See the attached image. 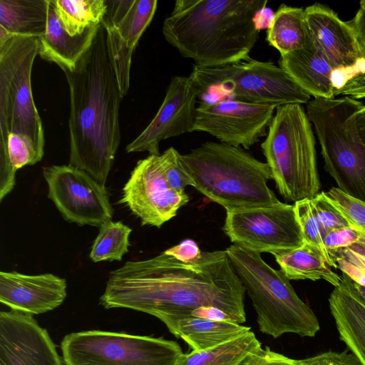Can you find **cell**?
<instances>
[{
  "mask_svg": "<svg viewBox=\"0 0 365 365\" xmlns=\"http://www.w3.org/2000/svg\"><path fill=\"white\" fill-rule=\"evenodd\" d=\"M162 154L165 176L170 187L180 193L185 192L187 186L193 187L194 183L182 163V155L173 147L168 148Z\"/></svg>",
  "mask_w": 365,
  "mask_h": 365,
  "instance_id": "33",
  "label": "cell"
},
{
  "mask_svg": "<svg viewBox=\"0 0 365 365\" xmlns=\"http://www.w3.org/2000/svg\"><path fill=\"white\" fill-rule=\"evenodd\" d=\"M302 365H362L351 352L326 351L315 356L300 359Z\"/></svg>",
  "mask_w": 365,
  "mask_h": 365,
  "instance_id": "37",
  "label": "cell"
},
{
  "mask_svg": "<svg viewBox=\"0 0 365 365\" xmlns=\"http://www.w3.org/2000/svg\"><path fill=\"white\" fill-rule=\"evenodd\" d=\"M237 365H302L300 359H293L259 346L250 351Z\"/></svg>",
  "mask_w": 365,
  "mask_h": 365,
  "instance_id": "35",
  "label": "cell"
},
{
  "mask_svg": "<svg viewBox=\"0 0 365 365\" xmlns=\"http://www.w3.org/2000/svg\"><path fill=\"white\" fill-rule=\"evenodd\" d=\"M272 255L289 280L324 279L334 287L341 284V277L331 269L324 254L307 242L298 248Z\"/></svg>",
  "mask_w": 365,
  "mask_h": 365,
  "instance_id": "24",
  "label": "cell"
},
{
  "mask_svg": "<svg viewBox=\"0 0 365 365\" xmlns=\"http://www.w3.org/2000/svg\"><path fill=\"white\" fill-rule=\"evenodd\" d=\"M259 346L261 343L250 331L212 349L183 353L178 365H237L250 351Z\"/></svg>",
  "mask_w": 365,
  "mask_h": 365,
  "instance_id": "28",
  "label": "cell"
},
{
  "mask_svg": "<svg viewBox=\"0 0 365 365\" xmlns=\"http://www.w3.org/2000/svg\"><path fill=\"white\" fill-rule=\"evenodd\" d=\"M245 294L226 250L203 252L193 263L163 252L150 259L128 261L112 271L99 302L105 309L125 308L158 319L212 306L241 324L246 321Z\"/></svg>",
  "mask_w": 365,
  "mask_h": 365,
  "instance_id": "1",
  "label": "cell"
},
{
  "mask_svg": "<svg viewBox=\"0 0 365 365\" xmlns=\"http://www.w3.org/2000/svg\"><path fill=\"white\" fill-rule=\"evenodd\" d=\"M165 252L184 263H193L199 261L203 255L197 244L192 240H185Z\"/></svg>",
  "mask_w": 365,
  "mask_h": 365,
  "instance_id": "38",
  "label": "cell"
},
{
  "mask_svg": "<svg viewBox=\"0 0 365 365\" xmlns=\"http://www.w3.org/2000/svg\"><path fill=\"white\" fill-rule=\"evenodd\" d=\"M276 108L232 98L202 101L197 106L193 130L207 133L222 143L250 149L267 135Z\"/></svg>",
  "mask_w": 365,
  "mask_h": 365,
  "instance_id": "14",
  "label": "cell"
},
{
  "mask_svg": "<svg viewBox=\"0 0 365 365\" xmlns=\"http://www.w3.org/2000/svg\"><path fill=\"white\" fill-rule=\"evenodd\" d=\"M49 0H0V29L16 36H43Z\"/></svg>",
  "mask_w": 365,
  "mask_h": 365,
  "instance_id": "25",
  "label": "cell"
},
{
  "mask_svg": "<svg viewBox=\"0 0 365 365\" xmlns=\"http://www.w3.org/2000/svg\"><path fill=\"white\" fill-rule=\"evenodd\" d=\"M322 237L325 248L330 254L358 242L361 239V235L354 228L347 227L327 231Z\"/></svg>",
  "mask_w": 365,
  "mask_h": 365,
  "instance_id": "36",
  "label": "cell"
},
{
  "mask_svg": "<svg viewBox=\"0 0 365 365\" xmlns=\"http://www.w3.org/2000/svg\"><path fill=\"white\" fill-rule=\"evenodd\" d=\"M190 314L214 321L229 322L238 324L235 319L228 313L220 308L212 306L200 307L192 311Z\"/></svg>",
  "mask_w": 365,
  "mask_h": 365,
  "instance_id": "39",
  "label": "cell"
},
{
  "mask_svg": "<svg viewBox=\"0 0 365 365\" xmlns=\"http://www.w3.org/2000/svg\"><path fill=\"white\" fill-rule=\"evenodd\" d=\"M66 279L51 273L36 275L16 271L0 272V302L12 310L28 314H44L64 302Z\"/></svg>",
  "mask_w": 365,
  "mask_h": 365,
  "instance_id": "18",
  "label": "cell"
},
{
  "mask_svg": "<svg viewBox=\"0 0 365 365\" xmlns=\"http://www.w3.org/2000/svg\"><path fill=\"white\" fill-rule=\"evenodd\" d=\"M362 56L365 58V43H359Z\"/></svg>",
  "mask_w": 365,
  "mask_h": 365,
  "instance_id": "44",
  "label": "cell"
},
{
  "mask_svg": "<svg viewBox=\"0 0 365 365\" xmlns=\"http://www.w3.org/2000/svg\"><path fill=\"white\" fill-rule=\"evenodd\" d=\"M364 105L349 97L314 98L307 116L319 140L324 168L341 191L365 202V145L350 131L348 118Z\"/></svg>",
  "mask_w": 365,
  "mask_h": 365,
  "instance_id": "8",
  "label": "cell"
},
{
  "mask_svg": "<svg viewBox=\"0 0 365 365\" xmlns=\"http://www.w3.org/2000/svg\"><path fill=\"white\" fill-rule=\"evenodd\" d=\"M120 202L140 219L142 225L160 227L189 202V196L170 187L163 154L149 155L132 170Z\"/></svg>",
  "mask_w": 365,
  "mask_h": 365,
  "instance_id": "13",
  "label": "cell"
},
{
  "mask_svg": "<svg viewBox=\"0 0 365 365\" xmlns=\"http://www.w3.org/2000/svg\"><path fill=\"white\" fill-rule=\"evenodd\" d=\"M266 0H177L164 20L165 41L200 67L250 56L259 37L257 16Z\"/></svg>",
  "mask_w": 365,
  "mask_h": 365,
  "instance_id": "3",
  "label": "cell"
},
{
  "mask_svg": "<svg viewBox=\"0 0 365 365\" xmlns=\"http://www.w3.org/2000/svg\"><path fill=\"white\" fill-rule=\"evenodd\" d=\"M160 320L170 333L181 338L195 351L212 349L250 331V327L240 324L207 319L190 314L166 315Z\"/></svg>",
  "mask_w": 365,
  "mask_h": 365,
  "instance_id": "20",
  "label": "cell"
},
{
  "mask_svg": "<svg viewBox=\"0 0 365 365\" xmlns=\"http://www.w3.org/2000/svg\"><path fill=\"white\" fill-rule=\"evenodd\" d=\"M311 204L319 223L322 236L331 230L351 227L348 220L327 197L325 192L318 193L311 200Z\"/></svg>",
  "mask_w": 365,
  "mask_h": 365,
  "instance_id": "32",
  "label": "cell"
},
{
  "mask_svg": "<svg viewBox=\"0 0 365 365\" xmlns=\"http://www.w3.org/2000/svg\"><path fill=\"white\" fill-rule=\"evenodd\" d=\"M279 66L314 98H334L331 73L334 68L310 41L304 48L280 55Z\"/></svg>",
  "mask_w": 365,
  "mask_h": 365,
  "instance_id": "21",
  "label": "cell"
},
{
  "mask_svg": "<svg viewBox=\"0 0 365 365\" xmlns=\"http://www.w3.org/2000/svg\"><path fill=\"white\" fill-rule=\"evenodd\" d=\"M200 96L190 76H173L155 115L126 146V152L146 151L150 155H159L162 140L193 132L197 98Z\"/></svg>",
  "mask_w": 365,
  "mask_h": 365,
  "instance_id": "16",
  "label": "cell"
},
{
  "mask_svg": "<svg viewBox=\"0 0 365 365\" xmlns=\"http://www.w3.org/2000/svg\"><path fill=\"white\" fill-rule=\"evenodd\" d=\"M222 230L233 245L259 254L293 250L304 243L294 205L282 202L226 211Z\"/></svg>",
  "mask_w": 365,
  "mask_h": 365,
  "instance_id": "11",
  "label": "cell"
},
{
  "mask_svg": "<svg viewBox=\"0 0 365 365\" xmlns=\"http://www.w3.org/2000/svg\"><path fill=\"white\" fill-rule=\"evenodd\" d=\"M294 210L300 225L304 242L317 247L325 256L328 264L336 269L322 241L319 223L314 213L311 200L294 202Z\"/></svg>",
  "mask_w": 365,
  "mask_h": 365,
  "instance_id": "31",
  "label": "cell"
},
{
  "mask_svg": "<svg viewBox=\"0 0 365 365\" xmlns=\"http://www.w3.org/2000/svg\"><path fill=\"white\" fill-rule=\"evenodd\" d=\"M62 71L70 93L69 164L105 185L120 143L123 97L101 24L75 68Z\"/></svg>",
  "mask_w": 365,
  "mask_h": 365,
  "instance_id": "2",
  "label": "cell"
},
{
  "mask_svg": "<svg viewBox=\"0 0 365 365\" xmlns=\"http://www.w3.org/2000/svg\"><path fill=\"white\" fill-rule=\"evenodd\" d=\"M339 339L365 365V304L341 280L329 298Z\"/></svg>",
  "mask_w": 365,
  "mask_h": 365,
  "instance_id": "23",
  "label": "cell"
},
{
  "mask_svg": "<svg viewBox=\"0 0 365 365\" xmlns=\"http://www.w3.org/2000/svg\"><path fill=\"white\" fill-rule=\"evenodd\" d=\"M347 124L354 137L365 145V106L348 118Z\"/></svg>",
  "mask_w": 365,
  "mask_h": 365,
  "instance_id": "40",
  "label": "cell"
},
{
  "mask_svg": "<svg viewBox=\"0 0 365 365\" xmlns=\"http://www.w3.org/2000/svg\"><path fill=\"white\" fill-rule=\"evenodd\" d=\"M267 41L280 55L306 48L311 40L304 9L282 4L269 24Z\"/></svg>",
  "mask_w": 365,
  "mask_h": 365,
  "instance_id": "26",
  "label": "cell"
},
{
  "mask_svg": "<svg viewBox=\"0 0 365 365\" xmlns=\"http://www.w3.org/2000/svg\"><path fill=\"white\" fill-rule=\"evenodd\" d=\"M48 197L68 222L99 227L112 220L113 210L105 185L70 164L43 168Z\"/></svg>",
  "mask_w": 365,
  "mask_h": 365,
  "instance_id": "12",
  "label": "cell"
},
{
  "mask_svg": "<svg viewBox=\"0 0 365 365\" xmlns=\"http://www.w3.org/2000/svg\"><path fill=\"white\" fill-rule=\"evenodd\" d=\"M0 365H63L48 331L33 315L0 312Z\"/></svg>",
  "mask_w": 365,
  "mask_h": 365,
  "instance_id": "17",
  "label": "cell"
},
{
  "mask_svg": "<svg viewBox=\"0 0 365 365\" xmlns=\"http://www.w3.org/2000/svg\"><path fill=\"white\" fill-rule=\"evenodd\" d=\"M231 264L257 313L259 330L274 338L286 333L314 337L318 318L297 294L289 279L262 258L259 253L237 245L226 250Z\"/></svg>",
  "mask_w": 365,
  "mask_h": 365,
  "instance_id": "5",
  "label": "cell"
},
{
  "mask_svg": "<svg viewBox=\"0 0 365 365\" xmlns=\"http://www.w3.org/2000/svg\"><path fill=\"white\" fill-rule=\"evenodd\" d=\"M341 280H343L351 289L355 294L365 304V287L354 282L344 273H342Z\"/></svg>",
  "mask_w": 365,
  "mask_h": 365,
  "instance_id": "42",
  "label": "cell"
},
{
  "mask_svg": "<svg viewBox=\"0 0 365 365\" xmlns=\"http://www.w3.org/2000/svg\"><path fill=\"white\" fill-rule=\"evenodd\" d=\"M101 24L106 31L109 58L123 98L130 87L131 61L158 7L156 0H106Z\"/></svg>",
  "mask_w": 365,
  "mask_h": 365,
  "instance_id": "15",
  "label": "cell"
},
{
  "mask_svg": "<svg viewBox=\"0 0 365 365\" xmlns=\"http://www.w3.org/2000/svg\"><path fill=\"white\" fill-rule=\"evenodd\" d=\"M365 262V243L358 242L348 247Z\"/></svg>",
  "mask_w": 365,
  "mask_h": 365,
  "instance_id": "43",
  "label": "cell"
},
{
  "mask_svg": "<svg viewBox=\"0 0 365 365\" xmlns=\"http://www.w3.org/2000/svg\"><path fill=\"white\" fill-rule=\"evenodd\" d=\"M65 30L72 36L100 25L107 10L106 0H52Z\"/></svg>",
  "mask_w": 365,
  "mask_h": 365,
  "instance_id": "27",
  "label": "cell"
},
{
  "mask_svg": "<svg viewBox=\"0 0 365 365\" xmlns=\"http://www.w3.org/2000/svg\"><path fill=\"white\" fill-rule=\"evenodd\" d=\"M61 349L65 365H178L183 354L173 340L102 330L70 333Z\"/></svg>",
  "mask_w": 365,
  "mask_h": 365,
  "instance_id": "10",
  "label": "cell"
},
{
  "mask_svg": "<svg viewBox=\"0 0 365 365\" xmlns=\"http://www.w3.org/2000/svg\"><path fill=\"white\" fill-rule=\"evenodd\" d=\"M193 187L226 211L279 202L267 163L240 148L207 141L181 155Z\"/></svg>",
  "mask_w": 365,
  "mask_h": 365,
  "instance_id": "4",
  "label": "cell"
},
{
  "mask_svg": "<svg viewBox=\"0 0 365 365\" xmlns=\"http://www.w3.org/2000/svg\"><path fill=\"white\" fill-rule=\"evenodd\" d=\"M331 92L352 99L365 98V58L349 66L335 68L331 73Z\"/></svg>",
  "mask_w": 365,
  "mask_h": 365,
  "instance_id": "30",
  "label": "cell"
},
{
  "mask_svg": "<svg viewBox=\"0 0 365 365\" xmlns=\"http://www.w3.org/2000/svg\"><path fill=\"white\" fill-rule=\"evenodd\" d=\"M359 4L356 15L348 22L353 28L359 43H365V0L361 1Z\"/></svg>",
  "mask_w": 365,
  "mask_h": 365,
  "instance_id": "41",
  "label": "cell"
},
{
  "mask_svg": "<svg viewBox=\"0 0 365 365\" xmlns=\"http://www.w3.org/2000/svg\"><path fill=\"white\" fill-rule=\"evenodd\" d=\"M98 26L81 35L71 36L61 22L52 0H49L47 27L45 34L39 37L38 56L55 63L61 70L72 71L91 46Z\"/></svg>",
  "mask_w": 365,
  "mask_h": 365,
  "instance_id": "22",
  "label": "cell"
},
{
  "mask_svg": "<svg viewBox=\"0 0 365 365\" xmlns=\"http://www.w3.org/2000/svg\"><path fill=\"white\" fill-rule=\"evenodd\" d=\"M39 37L16 36L0 29V152L10 133L28 140L41 158L45 138L31 90V72Z\"/></svg>",
  "mask_w": 365,
  "mask_h": 365,
  "instance_id": "7",
  "label": "cell"
},
{
  "mask_svg": "<svg viewBox=\"0 0 365 365\" xmlns=\"http://www.w3.org/2000/svg\"><path fill=\"white\" fill-rule=\"evenodd\" d=\"M336 269L346 274L356 284L365 287V262L348 247L329 254Z\"/></svg>",
  "mask_w": 365,
  "mask_h": 365,
  "instance_id": "34",
  "label": "cell"
},
{
  "mask_svg": "<svg viewBox=\"0 0 365 365\" xmlns=\"http://www.w3.org/2000/svg\"><path fill=\"white\" fill-rule=\"evenodd\" d=\"M190 77L201 96L220 88L232 98L251 104L276 107L307 103L311 96L279 66L251 58L215 67L193 66Z\"/></svg>",
  "mask_w": 365,
  "mask_h": 365,
  "instance_id": "9",
  "label": "cell"
},
{
  "mask_svg": "<svg viewBox=\"0 0 365 365\" xmlns=\"http://www.w3.org/2000/svg\"><path fill=\"white\" fill-rule=\"evenodd\" d=\"M261 148L284 198L296 202L319 193L315 138L302 105L277 107Z\"/></svg>",
  "mask_w": 365,
  "mask_h": 365,
  "instance_id": "6",
  "label": "cell"
},
{
  "mask_svg": "<svg viewBox=\"0 0 365 365\" xmlns=\"http://www.w3.org/2000/svg\"><path fill=\"white\" fill-rule=\"evenodd\" d=\"M131 232V228L120 221L109 220L102 224L91 246L90 259L94 262L120 261L128 252Z\"/></svg>",
  "mask_w": 365,
  "mask_h": 365,
  "instance_id": "29",
  "label": "cell"
},
{
  "mask_svg": "<svg viewBox=\"0 0 365 365\" xmlns=\"http://www.w3.org/2000/svg\"><path fill=\"white\" fill-rule=\"evenodd\" d=\"M304 16L312 43L334 68L351 65L362 57L353 28L331 8L315 3L305 8Z\"/></svg>",
  "mask_w": 365,
  "mask_h": 365,
  "instance_id": "19",
  "label": "cell"
}]
</instances>
